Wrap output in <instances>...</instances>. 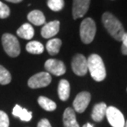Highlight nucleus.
I'll return each instance as SVG.
<instances>
[{
  "mask_svg": "<svg viewBox=\"0 0 127 127\" xmlns=\"http://www.w3.org/2000/svg\"><path fill=\"white\" fill-rule=\"evenodd\" d=\"M90 1L91 0H73L72 15L75 20L85 16L90 7Z\"/></svg>",
  "mask_w": 127,
  "mask_h": 127,
  "instance_id": "10",
  "label": "nucleus"
},
{
  "mask_svg": "<svg viewBox=\"0 0 127 127\" xmlns=\"http://www.w3.org/2000/svg\"><path fill=\"white\" fill-rule=\"evenodd\" d=\"M12 115L20 118L23 121H30L32 118V112H29L19 105H16L12 110Z\"/></svg>",
  "mask_w": 127,
  "mask_h": 127,
  "instance_id": "17",
  "label": "nucleus"
},
{
  "mask_svg": "<svg viewBox=\"0 0 127 127\" xmlns=\"http://www.w3.org/2000/svg\"><path fill=\"white\" fill-rule=\"evenodd\" d=\"M124 127H127V121L125 122V126H124Z\"/></svg>",
  "mask_w": 127,
  "mask_h": 127,
  "instance_id": "29",
  "label": "nucleus"
},
{
  "mask_svg": "<svg viewBox=\"0 0 127 127\" xmlns=\"http://www.w3.org/2000/svg\"><path fill=\"white\" fill-rule=\"evenodd\" d=\"M121 41H122L121 53H122L124 55H127V33H125Z\"/></svg>",
  "mask_w": 127,
  "mask_h": 127,
  "instance_id": "25",
  "label": "nucleus"
},
{
  "mask_svg": "<svg viewBox=\"0 0 127 127\" xmlns=\"http://www.w3.org/2000/svg\"><path fill=\"white\" fill-rule=\"evenodd\" d=\"M26 51L32 54H40L44 52V48L40 42L38 41H31L26 44Z\"/></svg>",
  "mask_w": 127,
  "mask_h": 127,
  "instance_id": "19",
  "label": "nucleus"
},
{
  "mask_svg": "<svg viewBox=\"0 0 127 127\" xmlns=\"http://www.w3.org/2000/svg\"><path fill=\"white\" fill-rule=\"evenodd\" d=\"M107 105L104 102H100L96 105H94L93 111H92V119L94 121L100 122L102 121V119L106 116V111H107Z\"/></svg>",
  "mask_w": 127,
  "mask_h": 127,
  "instance_id": "13",
  "label": "nucleus"
},
{
  "mask_svg": "<svg viewBox=\"0 0 127 127\" xmlns=\"http://www.w3.org/2000/svg\"><path fill=\"white\" fill-rule=\"evenodd\" d=\"M10 15V9L7 5L0 2V18L5 19L8 17Z\"/></svg>",
  "mask_w": 127,
  "mask_h": 127,
  "instance_id": "23",
  "label": "nucleus"
},
{
  "mask_svg": "<svg viewBox=\"0 0 127 127\" xmlns=\"http://www.w3.org/2000/svg\"><path fill=\"white\" fill-rule=\"evenodd\" d=\"M102 21L105 29L112 38L117 41H121L125 34V30L121 21L110 12H104L102 16Z\"/></svg>",
  "mask_w": 127,
  "mask_h": 127,
  "instance_id": "1",
  "label": "nucleus"
},
{
  "mask_svg": "<svg viewBox=\"0 0 127 127\" xmlns=\"http://www.w3.org/2000/svg\"><path fill=\"white\" fill-rule=\"evenodd\" d=\"M96 34V25L92 18H85L81 24L80 28V39L85 44H89L93 41Z\"/></svg>",
  "mask_w": 127,
  "mask_h": 127,
  "instance_id": "3",
  "label": "nucleus"
},
{
  "mask_svg": "<svg viewBox=\"0 0 127 127\" xmlns=\"http://www.w3.org/2000/svg\"><path fill=\"white\" fill-rule=\"evenodd\" d=\"M37 127H52V126L50 125L49 121H48L47 119H42V120L38 123Z\"/></svg>",
  "mask_w": 127,
  "mask_h": 127,
  "instance_id": "26",
  "label": "nucleus"
},
{
  "mask_svg": "<svg viewBox=\"0 0 127 127\" xmlns=\"http://www.w3.org/2000/svg\"><path fill=\"white\" fill-rule=\"evenodd\" d=\"M17 34L19 37L30 40L34 37V28L32 27L31 24L25 23L17 30Z\"/></svg>",
  "mask_w": 127,
  "mask_h": 127,
  "instance_id": "15",
  "label": "nucleus"
},
{
  "mask_svg": "<svg viewBox=\"0 0 127 127\" xmlns=\"http://www.w3.org/2000/svg\"><path fill=\"white\" fill-rule=\"evenodd\" d=\"M2 44L4 51L12 58H16L21 53V47L17 38L12 34L6 33L2 36Z\"/></svg>",
  "mask_w": 127,
  "mask_h": 127,
  "instance_id": "4",
  "label": "nucleus"
},
{
  "mask_svg": "<svg viewBox=\"0 0 127 127\" xmlns=\"http://www.w3.org/2000/svg\"><path fill=\"white\" fill-rule=\"evenodd\" d=\"M52 81V77L48 72H39L31 76L28 80L30 88L38 89L48 86Z\"/></svg>",
  "mask_w": 127,
  "mask_h": 127,
  "instance_id": "6",
  "label": "nucleus"
},
{
  "mask_svg": "<svg viewBox=\"0 0 127 127\" xmlns=\"http://www.w3.org/2000/svg\"><path fill=\"white\" fill-rule=\"evenodd\" d=\"M91 95L89 92L84 91L77 94V96L75 97V98L73 102V107L75 112L82 113L87 108L89 103L90 102Z\"/></svg>",
  "mask_w": 127,
  "mask_h": 127,
  "instance_id": "8",
  "label": "nucleus"
},
{
  "mask_svg": "<svg viewBox=\"0 0 127 127\" xmlns=\"http://www.w3.org/2000/svg\"><path fill=\"white\" fill-rule=\"evenodd\" d=\"M83 127H94V126L91 125V124H90V123H87V124H85Z\"/></svg>",
  "mask_w": 127,
  "mask_h": 127,
  "instance_id": "28",
  "label": "nucleus"
},
{
  "mask_svg": "<svg viewBox=\"0 0 127 127\" xmlns=\"http://www.w3.org/2000/svg\"><path fill=\"white\" fill-rule=\"evenodd\" d=\"M71 67L75 75L79 76H83L86 75L88 71V63L87 59L82 54H76L72 58Z\"/></svg>",
  "mask_w": 127,
  "mask_h": 127,
  "instance_id": "7",
  "label": "nucleus"
},
{
  "mask_svg": "<svg viewBox=\"0 0 127 127\" xmlns=\"http://www.w3.org/2000/svg\"><path fill=\"white\" fill-rule=\"evenodd\" d=\"M88 70L96 81H102L106 78V69L102 58L98 54H91L87 59Z\"/></svg>",
  "mask_w": 127,
  "mask_h": 127,
  "instance_id": "2",
  "label": "nucleus"
},
{
  "mask_svg": "<svg viewBox=\"0 0 127 127\" xmlns=\"http://www.w3.org/2000/svg\"><path fill=\"white\" fill-rule=\"evenodd\" d=\"M62 40L60 39H52L48 41L46 44V49L50 55H56L60 51Z\"/></svg>",
  "mask_w": 127,
  "mask_h": 127,
  "instance_id": "18",
  "label": "nucleus"
},
{
  "mask_svg": "<svg viewBox=\"0 0 127 127\" xmlns=\"http://www.w3.org/2000/svg\"><path fill=\"white\" fill-rule=\"evenodd\" d=\"M60 22L58 21H53L45 24L41 30L42 36L45 39H49L56 35L59 31Z\"/></svg>",
  "mask_w": 127,
  "mask_h": 127,
  "instance_id": "11",
  "label": "nucleus"
},
{
  "mask_svg": "<svg viewBox=\"0 0 127 127\" xmlns=\"http://www.w3.org/2000/svg\"><path fill=\"white\" fill-rule=\"evenodd\" d=\"M38 102H39V106L41 107L43 109L48 111V112L54 111L57 107V105L54 102L44 96H40L39 98H38Z\"/></svg>",
  "mask_w": 127,
  "mask_h": 127,
  "instance_id": "20",
  "label": "nucleus"
},
{
  "mask_svg": "<svg viewBox=\"0 0 127 127\" xmlns=\"http://www.w3.org/2000/svg\"><path fill=\"white\" fill-rule=\"evenodd\" d=\"M64 127H80L75 117V111L71 107H67L63 113Z\"/></svg>",
  "mask_w": 127,
  "mask_h": 127,
  "instance_id": "12",
  "label": "nucleus"
},
{
  "mask_svg": "<svg viewBox=\"0 0 127 127\" xmlns=\"http://www.w3.org/2000/svg\"><path fill=\"white\" fill-rule=\"evenodd\" d=\"M6 1L10 2H13V3H18V2H22L23 0H6Z\"/></svg>",
  "mask_w": 127,
  "mask_h": 127,
  "instance_id": "27",
  "label": "nucleus"
},
{
  "mask_svg": "<svg viewBox=\"0 0 127 127\" xmlns=\"http://www.w3.org/2000/svg\"><path fill=\"white\" fill-rule=\"evenodd\" d=\"M106 116L107 121L112 127H124L125 126V118L123 114L119 109L115 107H107L106 111Z\"/></svg>",
  "mask_w": 127,
  "mask_h": 127,
  "instance_id": "5",
  "label": "nucleus"
},
{
  "mask_svg": "<svg viewBox=\"0 0 127 127\" xmlns=\"http://www.w3.org/2000/svg\"><path fill=\"white\" fill-rule=\"evenodd\" d=\"M0 127H9L8 117L2 111H0Z\"/></svg>",
  "mask_w": 127,
  "mask_h": 127,
  "instance_id": "24",
  "label": "nucleus"
},
{
  "mask_svg": "<svg viewBox=\"0 0 127 127\" xmlns=\"http://www.w3.org/2000/svg\"><path fill=\"white\" fill-rule=\"evenodd\" d=\"M48 7L54 12L61 11L64 7V0H48L47 2Z\"/></svg>",
  "mask_w": 127,
  "mask_h": 127,
  "instance_id": "22",
  "label": "nucleus"
},
{
  "mask_svg": "<svg viewBox=\"0 0 127 127\" xmlns=\"http://www.w3.org/2000/svg\"><path fill=\"white\" fill-rule=\"evenodd\" d=\"M70 84L66 80H61L58 85V96L62 101H66L70 96Z\"/></svg>",
  "mask_w": 127,
  "mask_h": 127,
  "instance_id": "16",
  "label": "nucleus"
},
{
  "mask_svg": "<svg viewBox=\"0 0 127 127\" xmlns=\"http://www.w3.org/2000/svg\"><path fill=\"white\" fill-rule=\"evenodd\" d=\"M27 19L32 24L35 26H41L45 23V17L41 11L33 10L29 13Z\"/></svg>",
  "mask_w": 127,
  "mask_h": 127,
  "instance_id": "14",
  "label": "nucleus"
},
{
  "mask_svg": "<svg viewBox=\"0 0 127 127\" xmlns=\"http://www.w3.org/2000/svg\"><path fill=\"white\" fill-rule=\"evenodd\" d=\"M45 69L48 71V73L60 76L66 72V66L64 63L60 60L57 59H48L44 63Z\"/></svg>",
  "mask_w": 127,
  "mask_h": 127,
  "instance_id": "9",
  "label": "nucleus"
},
{
  "mask_svg": "<svg viewBox=\"0 0 127 127\" xmlns=\"http://www.w3.org/2000/svg\"><path fill=\"white\" fill-rule=\"evenodd\" d=\"M11 80H12V76L9 71L0 65V84L7 85L11 82Z\"/></svg>",
  "mask_w": 127,
  "mask_h": 127,
  "instance_id": "21",
  "label": "nucleus"
}]
</instances>
